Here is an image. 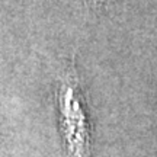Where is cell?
Wrapping results in <instances>:
<instances>
[{"mask_svg": "<svg viewBox=\"0 0 157 157\" xmlns=\"http://www.w3.org/2000/svg\"><path fill=\"white\" fill-rule=\"evenodd\" d=\"M61 127L66 147L70 157H89L90 129L87 113L83 108L77 80L68 77L63 80L58 92Z\"/></svg>", "mask_w": 157, "mask_h": 157, "instance_id": "cell-1", "label": "cell"}]
</instances>
